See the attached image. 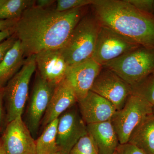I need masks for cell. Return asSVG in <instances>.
Here are the masks:
<instances>
[{
    "label": "cell",
    "mask_w": 154,
    "mask_h": 154,
    "mask_svg": "<svg viewBox=\"0 0 154 154\" xmlns=\"http://www.w3.org/2000/svg\"><path fill=\"white\" fill-rule=\"evenodd\" d=\"M114 154H116V152H115V153H114Z\"/></svg>",
    "instance_id": "36"
},
{
    "label": "cell",
    "mask_w": 154,
    "mask_h": 154,
    "mask_svg": "<svg viewBox=\"0 0 154 154\" xmlns=\"http://www.w3.org/2000/svg\"><path fill=\"white\" fill-rule=\"evenodd\" d=\"M78 103L76 96L66 79L56 86L49 105L41 122L45 127Z\"/></svg>",
    "instance_id": "15"
},
{
    "label": "cell",
    "mask_w": 154,
    "mask_h": 154,
    "mask_svg": "<svg viewBox=\"0 0 154 154\" xmlns=\"http://www.w3.org/2000/svg\"><path fill=\"white\" fill-rule=\"evenodd\" d=\"M77 103L81 116L87 125L110 121L116 111L111 102L91 91Z\"/></svg>",
    "instance_id": "14"
},
{
    "label": "cell",
    "mask_w": 154,
    "mask_h": 154,
    "mask_svg": "<svg viewBox=\"0 0 154 154\" xmlns=\"http://www.w3.org/2000/svg\"><path fill=\"white\" fill-rule=\"evenodd\" d=\"M145 154H154V114H149L133 131L128 143Z\"/></svg>",
    "instance_id": "18"
},
{
    "label": "cell",
    "mask_w": 154,
    "mask_h": 154,
    "mask_svg": "<svg viewBox=\"0 0 154 154\" xmlns=\"http://www.w3.org/2000/svg\"><path fill=\"white\" fill-rule=\"evenodd\" d=\"M6 0H0V8L3 5V4L5 3Z\"/></svg>",
    "instance_id": "32"
},
{
    "label": "cell",
    "mask_w": 154,
    "mask_h": 154,
    "mask_svg": "<svg viewBox=\"0 0 154 154\" xmlns=\"http://www.w3.org/2000/svg\"><path fill=\"white\" fill-rule=\"evenodd\" d=\"M17 38L15 34L0 43V63L3 60L6 54L13 46Z\"/></svg>",
    "instance_id": "26"
},
{
    "label": "cell",
    "mask_w": 154,
    "mask_h": 154,
    "mask_svg": "<svg viewBox=\"0 0 154 154\" xmlns=\"http://www.w3.org/2000/svg\"><path fill=\"white\" fill-rule=\"evenodd\" d=\"M132 94L144 99L154 105V72L131 86Z\"/></svg>",
    "instance_id": "21"
},
{
    "label": "cell",
    "mask_w": 154,
    "mask_h": 154,
    "mask_svg": "<svg viewBox=\"0 0 154 154\" xmlns=\"http://www.w3.org/2000/svg\"><path fill=\"white\" fill-rule=\"evenodd\" d=\"M35 55L38 75L48 83L55 87L66 79L69 66L60 49L43 51Z\"/></svg>",
    "instance_id": "13"
},
{
    "label": "cell",
    "mask_w": 154,
    "mask_h": 154,
    "mask_svg": "<svg viewBox=\"0 0 154 154\" xmlns=\"http://www.w3.org/2000/svg\"><path fill=\"white\" fill-rule=\"evenodd\" d=\"M14 34V28L0 31V43L13 36Z\"/></svg>",
    "instance_id": "29"
},
{
    "label": "cell",
    "mask_w": 154,
    "mask_h": 154,
    "mask_svg": "<svg viewBox=\"0 0 154 154\" xmlns=\"http://www.w3.org/2000/svg\"><path fill=\"white\" fill-rule=\"evenodd\" d=\"M58 118L45 126L41 135L36 140V154H55L58 152L57 144Z\"/></svg>",
    "instance_id": "19"
},
{
    "label": "cell",
    "mask_w": 154,
    "mask_h": 154,
    "mask_svg": "<svg viewBox=\"0 0 154 154\" xmlns=\"http://www.w3.org/2000/svg\"><path fill=\"white\" fill-rule=\"evenodd\" d=\"M102 66L92 58L69 66L66 79L71 86L78 102L87 96Z\"/></svg>",
    "instance_id": "12"
},
{
    "label": "cell",
    "mask_w": 154,
    "mask_h": 154,
    "mask_svg": "<svg viewBox=\"0 0 154 154\" xmlns=\"http://www.w3.org/2000/svg\"><path fill=\"white\" fill-rule=\"evenodd\" d=\"M36 69V55L27 57L22 67L2 89L7 123L22 116L31 78Z\"/></svg>",
    "instance_id": "4"
},
{
    "label": "cell",
    "mask_w": 154,
    "mask_h": 154,
    "mask_svg": "<svg viewBox=\"0 0 154 154\" xmlns=\"http://www.w3.org/2000/svg\"><path fill=\"white\" fill-rule=\"evenodd\" d=\"M55 154H63L62 153L60 152H57V153H56Z\"/></svg>",
    "instance_id": "34"
},
{
    "label": "cell",
    "mask_w": 154,
    "mask_h": 154,
    "mask_svg": "<svg viewBox=\"0 0 154 154\" xmlns=\"http://www.w3.org/2000/svg\"><path fill=\"white\" fill-rule=\"evenodd\" d=\"M91 6L101 24L143 47L154 48V16L139 11L127 0H94Z\"/></svg>",
    "instance_id": "2"
},
{
    "label": "cell",
    "mask_w": 154,
    "mask_h": 154,
    "mask_svg": "<svg viewBox=\"0 0 154 154\" xmlns=\"http://www.w3.org/2000/svg\"><path fill=\"white\" fill-rule=\"evenodd\" d=\"M36 1L6 0L0 8V19L18 20L27 9L35 5Z\"/></svg>",
    "instance_id": "20"
},
{
    "label": "cell",
    "mask_w": 154,
    "mask_h": 154,
    "mask_svg": "<svg viewBox=\"0 0 154 154\" xmlns=\"http://www.w3.org/2000/svg\"><path fill=\"white\" fill-rule=\"evenodd\" d=\"M82 9L61 12L34 5L26 10L14 28L25 56L62 48L83 17Z\"/></svg>",
    "instance_id": "1"
},
{
    "label": "cell",
    "mask_w": 154,
    "mask_h": 154,
    "mask_svg": "<svg viewBox=\"0 0 154 154\" xmlns=\"http://www.w3.org/2000/svg\"><path fill=\"white\" fill-rule=\"evenodd\" d=\"M76 105L58 118L57 144L58 152L63 154H69L80 139L88 134L87 125Z\"/></svg>",
    "instance_id": "8"
},
{
    "label": "cell",
    "mask_w": 154,
    "mask_h": 154,
    "mask_svg": "<svg viewBox=\"0 0 154 154\" xmlns=\"http://www.w3.org/2000/svg\"><path fill=\"white\" fill-rule=\"evenodd\" d=\"M87 128L99 154L115 153L119 142L111 120L88 124Z\"/></svg>",
    "instance_id": "16"
},
{
    "label": "cell",
    "mask_w": 154,
    "mask_h": 154,
    "mask_svg": "<svg viewBox=\"0 0 154 154\" xmlns=\"http://www.w3.org/2000/svg\"><path fill=\"white\" fill-rule=\"evenodd\" d=\"M91 91L111 102L116 110L122 108L132 94L130 85L115 72L103 67Z\"/></svg>",
    "instance_id": "9"
},
{
    "label": "cell",
    "mask_w": 154,
    "mask_h": 154,
    "mask_svg": "<svg viewBox=\"0 0 154 154\" xmlns=\"http://www.w3.org/2000/svg\"><path fill=\"white\" fill-rule=\"evenodd\" d=\"M0 154H7L1 140H0Z\"/></svg>",
    "instance_id": "31"
},
{
    "label": "cell",
    "mask_w": 154,
    "mask_h": 154,
    "mask_svg": "<svg viewBox=\"0 0 154 154\" xmlns=\"http://www.w3.org/2000/svg\"><path fill=\"white\" fill-rule=\"evenodd\" d=\"M25 53L21 42L17 39L0 63V89L20 70L24 63Z\"/></svg>",
    "instance_id": "17"
},
{
    "label": "cell",
    "mask_w": 154,
    "mask_h": 154,
    "mask_svg": "<svg viewBox=\"0 0 154 154\" xmlns=\"http://www.w3.org/2000/svg\"><path fill=\"white\" fill-rule=\"evenodd\" d=\"M55 2L54 0H38L36 1L35 6L42 8H47Z\"/></svg>",
    "instance_id": "28"
},
{
    "label": "cell",
    "mask_w": 154,
    "mask_h": 154,
    "mask_svg": "<svg viewBox=\"0 0 154 154\" xmlns=\"http://www.w3.org/2000/svg\"><path fill=\"white\" fill-rule=\"evenodd\" d=\"M1 141L7 154H36V140L22 116L7 123Z\"/></svg>",
    "instance_id": "10"
},
{
    "label": "cell",
    "mask_w": 154,
    "mask_h": 154,
    "mask_svg": "<svg viewBox=\"0 0 154 154\" xmlns=\"http://www.w3.org/2000/svg\"><path fill=\"white\" fill-rule=\"evenodd\" d=\"M152 112L153 114H154V105L152 106Z\"/></svg>",
    "instance_id": "33"
},
{
    "label": "cell",
    "mask_w": 154,
    "mask_h": 154,
    "mask_svg": "<svg viewBox=\"0 0 154 154\" xmlns=\"http://www.w3.org/2000/svg\"><path fill=\"white\" fill-rule=\"evenodd\" d=\"M116 154H145L142 151L131 144H119L116 151Z\"/></svg>",
    "instance_id": "25"
},
{
    "label": "cell",
    "mask_w": 154,
    "mask_h": 154,
    "mask_svg": "<svg viewBox=\"0 0 154 154\" xmlns=\"http://www.w3.org/2000/svg\"><path fill=\"white\" fill-rule=\"evenodd\" d=\"M93 2L94 0H58L55 9L59 12H65L91 5Z\"/></svg>",
    "instance_id": "23"
},
{
    "label": "cell",
    "mask_w": 154,
    "mask_h": 154,
    "mask_svg": "<svg viewBox=\"0 0 154 154\" xmlns=\"http://www.w3.org/2000/svg\"><path fill=\"white\" fill-rule=\"evenodd\" d=\"M128 2L139 11L153 14L154 0H127Z\"/></svg>",
    "instance_id": "24"
},
{
    "label": "cell",
    "mask_w": 154,
    "mask_h": 154,
    "mask_svg": "<svg viewBox=\"0 0 154 154\" xmlns=\"http://www.w3.org/2000/svg\"><path fill=\"white\" fill-rule=\"evenodd\" d=\"M69 154H99L94 141L89 134L80 139Z\"/></svg>",
    "instance_id": "22"
},
{
    "label": "cell",
    "mask_w": 154,
    "mask_h": 154,
    "mask_svg": "<svg viewBox=\"0 0 154 154\" xmlns=\"http://www.w3.org/2000/svg\"><path fill=\"white\" fill-rule=\"evenodd\" d=\"M18 20H4L0 19V31L10 30L14 28Z\"/></svg>",
    "instance_id": "27"
},
{
    "label": "cell",
    "mask_w": 154,
    "mask_h": 154,
    "mask_svg": "<svg viewBox=\"0 0 154 154\" xmlns=\"http://www.w3.org/2000/svg\"><path fill=\"white\" fill-rule=\"evenodd\" d=\"M100 26L94 13L80 20L60 49L69 66L92 58Z\"/></svg>",
    "instance_id": "3"
},
{
    "label": "cell",
    "mask_w": 154,
    "mask_h": 154,
    "mask_svg": "<svg viewBox=\"0 0 154 154\" xmlns=\"http://www.w3.org/2000/svg\"><path fill=\"white\" fill-rule=\"evenodd\" d=\"M152 113V106L144 99L131 94L122 108L111 119L119 144L128 143L135 128L147 116Z\"/></svg>",
    "instance_id": "6"
},
{
    "label": "cell",
    "mask_w": 154,
    "mask_h": 154,
    "mask_svg": "<svg viewBox=\"0 0 154 154\" xmlns=\"http://www.w3.org/2000/svg\"><path fill=\"white\" fill-rule=\"evenodd\" d=\"M2 99V90L0 89V128L1 127L2 124L3 119Z\"/></svg>",
    "instance_id": "30"
},
{
    "label": "cell",
    "mask_w": 154,
    "mask_h": 154,
    "mask_svg": "<svg viewBox=\"0 0 154 154\" xmlns=\"http://www.w3.org/2000/svg\"><path fill=\"white\" fill-rule=\"evenodd\" d=\"M55 87L39 75L36 77L26 113L25 123L34 138L38 133Z\"/></svg>",
    "instance_id": "11"
},
{
    "label": "cell",
    "mask_w": 154,
    "mask_h": 154,
    "mask_svg": "<svg viewBox=\"0 0 154 154\" xmlns=\"http://www.w3.org/2000/svg\"><path fill=\"white\" fill-rule=\"evenodd\" d=\"M102 67L112 71L128 84L133 85L154 72V48L140 46Z\"/></svg>",
    "instance_id": "5"
},
{
    "label": "cell",
    "mask_w": 154,
    "mask_h": 154,
    "mask_svg": "<svg viewBox=\"0 0 154 154\" xmlns=\"http://www.w3.org/2000/svg\"><path fill=\"white\" fill-rule=\"evenodd\" d=\"M140 46L115 30L101 25L92 58L103 66Z\"/></svg>",
    "instance_id": "7"
},
{
    "label": "cell",
    "mask_w": 154,
    "mask_h": 154,
    "mask_svg": "<svg viewBox=\"0 0 154 154\" xmlns=\"http://www.w3.org/2000/svg\"><path fill=\"white\" fill-rule=\"evenodd\" d=\"M153 14L154 16V4H153Z\"/></svg>",
    "instance_id": "35"
}]
</instances>
